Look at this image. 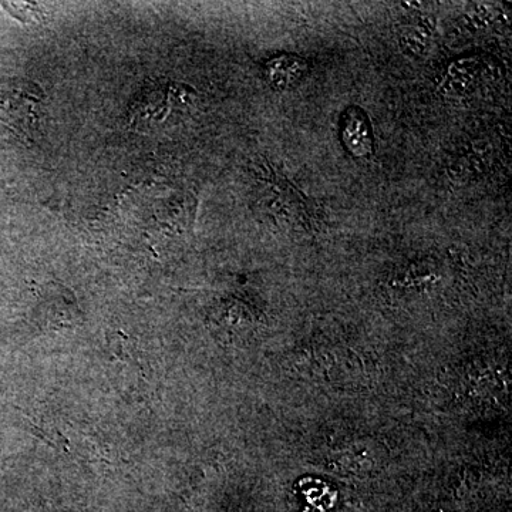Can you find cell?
Returning a JSON list of instances; mask_svg holds the SVG:
<instances>
[{
	"instance_id": "2",
	"label": "cell",
	"mask_w": 512,
	"mask_h": 512,
	"mask_svg": "<svg viewBox=\"0 0 512 512\" xmlns=\"http://www.w3.org/2000/svg\"><path fill=\"white\" fill-rule=\"evenodd\" d=\"M427 43H429V33L423 32L420 28L416 30H407L403 35L402 45L407 53H414V56H419L426 50Z\"/></svg>"
},
{
	"instance_id": "1",
	"label": "cell",
	"mask_w": 512,
	"mask_h": 512,
	"mask_svg": "<svg viewBox=\"0 0 512 512\" xmlns=\"http://www.w3.org/2000/svg\"><path fill=\"white\" fill-rule=\"evenodd\" d=\"M342 140L350 156L365 158L373 153L372 128L366 114L357 107H350L343 113Z\"/></svg>"
}]
</instances>
